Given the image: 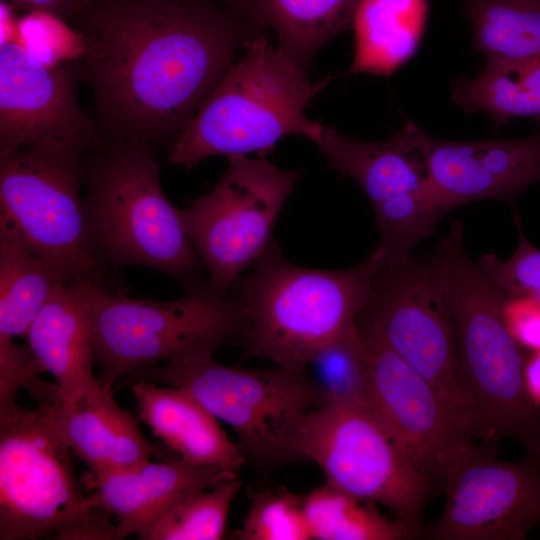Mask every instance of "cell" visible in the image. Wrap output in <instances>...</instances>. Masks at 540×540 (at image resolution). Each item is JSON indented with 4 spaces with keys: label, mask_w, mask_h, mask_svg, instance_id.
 Listing matches in <instances>:
<instances>
[{
    "label": "cell",
    "mask_w": 540,
    "mask_h": 540,
    "mask_svg": "<svg viewBox=\"0 0 540 540\" xmlns=\"http://www.w3.org/2000/svg\"><path fill=\"white\" fill-rule=\"evenodd\" d=\"M76 20L100 137L154 150L193 117L250 25L209 0H92Z\"/></svg>",
    "instance_id": "1"
},
{
    "label": "cell",
    "mask_w": 540,
    "mask_h": 540,
    "mask_svg": "<svg viewBox=\"0 0 540 540\" xmlns=\"http://www.w3.org/2000/svg\"><path fill=\"white\" fill-rule=\"evenodd\" d=\"M463 233V222L454 220L432 258L453 320L468 429L485 445L511 439L525 452L540 451V406L525 386V354L505 325L504 300L468 256Z\"/></svg>",
    "instance_id": "2"
},
{
    "label": "cell",
    "mask_w": 540,
    "mask_h": 540,
    "mask_svg": "<svg viewBox=\"0 0 540 540\" xmlns=\"http://www.w3.org/2000/svg\"><path fill=\"white\" fill-rule=\"evenodd\" d=\"M384 261L377 247L351 268H308L287 260L272 239L253 271L232 288L245 357L307 367L319 350L356 324Z\"/></svg>",
    "instance_id": "3"
},
{
    "label": "cell",
    "mask_w": 540,
    "mask_h": 540,
    "mask_svg": "<svg viewBox=\"0 0 540 540\" xmlns=\"http://www.w3.org/2000/svg\"><path fill=\"white\" fill-rule=\"evenodd\" d=\"M222 76L169 146L171 165L190 169L217 155L267 153L289 135L314 142L322 123L305 113L331 77L311 81L306 69L264 37Z\"/></svg>",
    "instance_id": "4"
},
{
    "label": "cell",
    "mask_w": 540,
    "mask_h": 540,
    "mask_svg": "<svg viewBox=\"0 0 540 540\" xmlns=\"http://www.w3.org/2000/svg\"><path fill=\"white\" fill-rule=\"evenodd\" d=\"M84 184L89 235L107 267H150L186 289L206 280L180 210L162 189L154 149L101 138L90 151Z\"/></svg>",
    "instance_id": "5"
},
{
    "label": "cell",
    "mask_w": 540,
    "mask_h": 540,
    "mask_svg": "<svg viewBox=\"0 0 540 540\" xmlns=\"http://www.w3.org/2000/svg\"><path fill=\"white\" fill-rule=\"evenodd\" d=\"M216 350L186 352L163 365L135 370L115 390L146 381L184 388L235 431L246 461L262 472L302 461L298 431L304 418L326 404L307 367L244 369L220 364Z\"/></svg>",
    "instance_id": "6"
},
{
    "label": "cell",
    "mask_w": 540,
    "mask_h": 540,
    "mask_svg": "<svg viewBox=\"0 0 540 540\" xmlns=\"http://www.w3.org/2000/svg\"><path fill=\"white\" fill-rule=\"evenodd\" d=\"M58 402L0 411V540L119 539L112 516L76 477Z\"/></svg>",
    "instance_id": "7"
},
{
    "label": "cell",
    "mask_w": 540,
    "mask_h": 540,
    "mask_svg": "<svg viewBox=\"0 0 540 540\" xmlns=\"http://www.w3.org/2000/svg\"><path fill=\"white\" fill-rule=\"evenodd\" d=\"M93 146L48 141L0 156V224L65 282L124 291L93 248L80 196Z\"/></svg>",
    "instance_id": "8"
},
{
    "label": "cell",
    "mask_w": 540,
    "mask_h": 540,
    "mask_svg": "<svg viewBox=\"0 0 540 540\" xmlns=\"http://www.w3.org/2000/svg\"><path fill=\"white\" fill-rule=\"evenodd\" d=\"M78 285L91 312L98 380L108 390L135 370L196 349L216 350L240 335L241 313L233 291H219L208 279L171 301Z\"/></svg>",
    "instance_id": "9"
},
{
    "label": "cell",
    "mask_w": 540,
    "mask_h": 540,
    "mask_svg": "<svg viewBox=\"0 0 540 540\" xmlns=\"http://www.w3.org/2000/svg\"><path fill=\"white\" fill-rule=\"evenodd\" d=\"M302 461L323 471L326 483L388 507L422 537V515L433 481L411 463L365 401L328 402L309 413L298 431Z\"/></svg>",
    "instance_id": "10"
},
{
    "label": "cell",
    "mask_w": 540,
    "mask_h": 540,
    "mask_svg": "<svg viewBox=\"0 0 540 540\" xmlns=\"http://www.w3.org/2000/svg\"><path fill=\"white\" fill-rule=\"evenodd\" d=\"M424 133L407 121L387 140L364 141L322 124L314 141L328 165L351 177L368 197L385 262L409 256L448 213L428 167Z\"/></svg>",
    "instance_id": "11"
},
{
    "label": "cell",
    "mask_w": 540,
    "mask_h": 540,
    "mask_svg": "<svg viewBox=\"0 0 540 540\" xmlns=\"http://www.w3.org/2000/svg\"><path fill=\"white\" fill-rule=\"evenodd\" d=\"M356 323L434 386L468 429L453 320L432 255L384 262Z\"/></svg>",
    "instance_id": "12"
},
{
    "label": "cell",
    "mask_w": 540,
    "mask_h": 540,
    "mask_svg": "<svg viewBox=\"0 0 540 540\" xmlns=\"http://www.w3.org/2000/svg\"><path fill=\"white\" fill-rule=\"evenodd\" d=\"M214 188L181 209L186 232L219 291L229 292L245 269L259 259L300 171L267 160L230 156Z\"/></svg>",
    "instance_id": "13"
},
{
    "label": "cell",
    "mask_w": 540,
    "mask_h": 540,
    "mask_svg": "<svg viewBox=\"0 0 540 540\" xmlns=\"http://www.w3.org/2000/svg\"><path fill=\"white\" fill-rule=\"evenodd\" d=\"M444 509L423 528L431 540H522L540 522V451L499 459L490 445H469L445 470Z\"/></svg>",
    "instance_id": "14"
},
{
    "label": "cell",
    "mask_w": 540,
    "mask_h": 540,
    "mask_svg": "<svg viewBox=\"0 0 540 540\" xmlns=\"http://www.w3.org/2000/svg\"><path fill=\"white\" fill-rule=\"evenodd\" d=\"M361 331L368 405L415 468L441 488L447 467L475 439L434 386L381 338Z\"/></svg>",
    "instance_id": "15"
},
{
    "label": "cell",
    "mask_w": 540,
    "mask_h": 540,
    "mask_svg": "<svg viewBox=\"0 0 540 540\" xmlns=\"http://www.w3.org/2000/svg\"><path fill=\"white\" fill-rule=\"evenodd\" d=\"M79 81L75 62L49 65L17 41L0 43V156L48 141L96 144Z\"/></svg>",
    "instance_id": "16"
},
{
    "label": "cell",
    "mask_w": 540,
    "mask_h": 540,
    "mask_svg": "<svg viewBox=\"0 0 540 540\" xmlns=\"http://www.w3.org/2000/svg\"><path fill=\"white\" fill-rule=\"evenodd\" d=\"M520 139L457 141L424 133L422 144L435 187L447 211L494 199L516 206L520 194L540 181V125Z\"/></svg>",
    "instance_id": "17"
},
{
    "label": "cell",
    "mask_w": 540,
    "mask_h": 540,
    "mask_svg": "<svg viewBox=\"0 0 540 540\" xmlns=\"http://www.w3.org/2000/svg\"><path fill=\"white\" fill-rule=\"evenodd\" d=\"M218 467L179 458L148 460L130 469L81 480L92 503L112 517L119 539L145 540L151 527L186 497L236 478Z\"/></svg>",
    "instance_id": "18"
},
{
    "label": "cell",
    "mask_w": 540,
    "mask_h": 540,
    "mask_svg": "<svg viewBox=\"0 0 540 540\" xmlns=\"http://www.w3.org/2000/svg\"><path fill=\"white\" fill-rule=\"evenodd\" d=\"M114 390L103 387L72 402L59 401V430L72 453L89 468L91 477L126 470L152 457L179 458L168 448L149 442L138 419L114 399Z\"/></svg>",
    "instance_id": "19"
},
{
    "label": "cell",
    "mask_w": 540,
    "mask_h": 540,
    "mask_svg": "<svg viewBox=\"0 0 540 540\" xmlns=\"http://www.w3.org/2000/svg\"><path fill=\"white\" fill-rule=\"evenodd\" d=\"M27 344L37 374L50 373L61 402H72L102 385L95 377L91 312L78 284L61 283L33 320Z\"/></svg>",
    "instance_id": "20"
},
{
    "label": "cell",
    "mask_w": 540,
    "mask_h": 540,
    "mask_svg": "<svg viewBox=\"0 0 540 540\" xmlns=\"http://www.w3.org/2000/svg\"><path fill=\"white\" fill-rule=\"evenodd\" d=\"M137 419L181 459L238 475L246 461L218 419L184 388L139 381L129 385Z\"/></svg>",
    "instance_id": "21"
},
{
    "label": "cell",
    "mask_w": 540,
    "mask_h": 540,
    "mask_svg": "<svg viewBox=\"0 0 540 540\" xmlns=\"http://www.w3.org/2000/svg\"><path fill=\"white\" fill-rule=\"evenodd\" d=\"M427 13L428 0H360L351 25L354 57L345 75H392L416 53Z\"/></svg>",
    "instance_id": "22"
},
{
    "label": "cell",
    "mask_w": 540,
    "mask_h": 540,
    "mask_svg": "<svg viewBox=\"0 0 540 540\" xmlns=\"http://www.w3.org/2000/svg\"><path fill=\"white\" fill-rule=\"evenodd\" d=\"M360 0H227L254 27H269L279 48L305 69L318 50L352 25Z\"/></svg>",
    "instance_id": "23"
},
{
    "label": "cell",
    "mask_w": 540,
    "mask_h": 540,
    "mask_svg": "<svg viewBox=\"0 0 540 540\" xmlns=\"http://www.w3.org/2000/svg\"><path fill=\"white\" fill-rule=\"evenodd\" d=\"M451 100L467 113H487L495 127L521 117L540 125V58L486 62L474 78L453 82Z\"/></svg>",
    "instance_id": "24"
},
{
    "label": "cell",
    "mask_w": 540,
    "mask_h": 540,
    "mask_svg": "<svg viewBox=\"0 0 540 540\" xmlns=\"http://www.w3.org/2000/svg\"><path fill=\"white\" fill-rule=\"evenodd\" d=\"M64 282L51 265L0 224V339L26 337L39 311Z\"/></svg>",
    "instance_id": "25"
},
{
    "label": "cell",
    "mask_w": 540,
    "mask_h": 540,
    "mask_svg": "<svg viewBox=\"0 0 540 540\" xmlns=\"http://www.w3.org/2000/svg\"><path fill=\"white\" fill-rule=\"evenodd\" d=\"M465 10L486 62L540 58V0H466Z\"/></svg>",
    "instance_id": "26"
},
{
    "label": "cell",
    "mask_w": 540,
    "mask_h": 540,
    "mask_svg": "<svg viewBox=\"0 0 540 540\" xmlns=\"http://www.w3.org/2000/svg\"><path fill=\"white\" fill-rule=\"evenodd\" d=\"M303 510L311 539L402 540L413 538L398 519L382 515L374 503L328 483L304 495Z\"/></svg>",
    "instance_id": "27"
},
{
    "label": "cell",
    "mask_w": 540,
    "mask_h": 540,
    "mask_svg": "<svg viewBox=\"0 0 540 540\" xmlns=\"http://www.w3.org/2000/svg\"><path fill=\"white\" fill-rule=\"evenodd\" d=\"M241 486L236 477L186 497L151 527L145 540L222 539L231 504Z\"/></svg>",
    "instance_id": "28"
},
{
    "label": "cell",
    "mask_w": 540,
    "mask_h": 540,
    "mask_svg": "<svg viewBox=\"0 0 540 540\" xmlns=\"http://www.w3.org/2000/svg\"><path fill=\"white\" fill-rule=\"evenodd\" d=\"M307 367H312V373L309 372L326 403L338 400L367 402V349L357 323L319 350Z\"/></svg>",
    "instance_id": "29"
},
{
    "label": "cell",
    "mask_w": 540,
    "mask_h": 540,
    "mask_svg": "<svg viewBox=\"0 0 540 540\" xmlns=\"http://www.w3.org/2000/svg\"><path fill=\"white\" fill-rule=\"evenodd\" d=\"M304 495L286 488H267L252 498L240 540H311L303 510Z\"/></svg>",
    "instance_id": "30"
},
{
    "label": "cell",
    "mask_w": 540,
    "mask_h": 540,
    "mask_svg": "<svg viewBox=\"0 0 540 540\" xmlns=\"http://www.w3.org/2000/svg\"><path fill=\"white\" fill-rule=\"evenodd\" d=\"M14 41L49 65L76 62L85 52L84 36L77 27L41 10L28 11L18 18Z\"/></svg>",
    "instance_id": "31"
},
{
    "label": "cell",
    "mask_w": 540,
    "mask_h": 540,
    "mask_svg": "<svg viewBox=\"0 0 540 540\" xmlns=\"http://www.w3.org/2000/svg\"><path fill=\"white\" fill-rule=\"evenodd\" d=\"M514 219L519 237L512 256L503 261L486 254L477 264L504 302L520 297L540 300V250L524 236L517 213Z\"/></svg>",
    "instance_id": "32"
},
{
    "label": "cell",
    "mask_w": 540,
    "mask_h": 540,
    "mask_svg": "<svg viewBox=\"0 0 540 540\" xmlns=\"http://www.w3.org/2000/svg\"><path fill=\"white\" fill-rule=\"evenodd\" d=\"M502 315L510 335L521 347L540 350V300L520 297L507 300Z\"/></svg>",
    "instance_id": "33"
},
{
    "label": "cell",
    "mask_w": 540,
    "mask_h": 540,
    "mask_svg": "<svg viewBox=\"0 0 540 540\" xmlns=\"http://www.w3.org/2000/svg\"><path fill=\"white\" fill-rule=\"evenodd\" d=\"M14 6L28 11L41 10L56 14L63 19H77L92 0H7Z\"/></svg>",
    "instance_id": "34"
},
{
    "label": "cell",
    "mask_w": 540,
    "mask_h": 540,
    "mask_svg": "<svg viewBox=\"0 0 540 540\" xmlns=\"http://www.w3.org/2000/svg\"><path fill=\"white\" fill-rule=\"evenodd\" d=\"M524 381L531 400L540 406V350L525 355Z\"/></svg>",
    "instance_id": "35"
},
{
    "label": "cell",
    "mask_w": 540,
    "mask_h": 540,
    "mask_svg": "<svg viewBox=\"0 0 540 540\" xmlns=\"http://www.w3.org/2000/svg\"><path fill=\"white\" fill-rule=\"evenodd\" d=\"M14 5L7 0L0 2V43L12 42L16 39L18 18L14 12Z\"/></svg>",
    "instance_id": "36"
}]
</instances>
